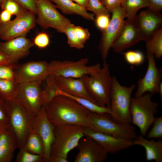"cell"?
<instances>
[{"label": "cell", "instance_id": "681fc988", "mask_svg": "<svg viewBox=\"0 0 162 162\" xmlns=\"http://www.w3.org/2000/svg\"><path fill=\"white\" fill-rule=\"evenodd\" d=\"M160 95V100H162V82L160 83L158 93Z\"/></svg>", "mask_w": 162, "mask_h": 162}, {"label": "cell", "instance_id": "ee69618b", "mask_svg": "<svg viewBox=\"0 0 162 162\" xmlns=\"http://www.w3.org/2000/svg\"><path fill=\"white\" fill-rule=\"evenodd\" d=\"M146 0L149 9L158 12H160L162 9V0Z\"/></svg>", "mask_w": 162, "mask_h": 162}, {"label": "cell", "instance_id": "44dd1931", "mask_svg": "<svg viewBox=\"0 0 162 162\" xmlns=\"http://www.w3.org/2000/svg\"><path fill=\"white\" fill-rule=\"evenodd\" d=\"M16 136L9 124L0 128V162H11L18 148Z\"/></svg>", "mask_w": 162, "mask_h": 162}, {"label": "cell", "instance_id": "6da1fadb", "mask_svg": "<svg viewBox=\"0 0 162 162\" xmlns=\"http://www.w3.org/2000/svg\"><path fill=\"white\" fill-rule=\"evenodd\" d=\"M44 106L49 120L55 126L72 124L91 128L92 112L69 97L58 95Z\"/></svg>", "mask_w": 162, "mask_h": 162}, {"label": "cell", "instance_id": "60d3db41", "mask_svg": "<svg viewBox=\"0 0 162 162\" xmlns=\"http://www.w3.org/2000/svg\"><path fill=\"white\" fill-rule=\"evenodd\" d=\"M22 7L36 15V4L38 0H14Z\"/></svg>", "mask_w": 162, "mask_h": 162}, {"label": "cell", "instance_id": "f6af8a7d", "mask_svg": "<svg viewBox=\"0 0 162 162\" xmlns=\"http://www.w3.org/2000/svg\"><path fill=\"white\" fill-rule=\"evenodd\" d=\"M12 15L6 10H2L0 13V24L7 22L11 20Z\"/></svg>", "mask_w": 162, "mask_h": 162}, {"label": "cell", "instance_id": "ba28073f", "mask_svg": "<svg viewBox=\"0 0 162 162\" xmlns=\"http://www.w3.org/2000/svg\"><path fill=\"white\" fill-rule=\"evenodd\" d=\"M36 8V23L44 28H52L64 33L66 29L73 24L58 11L50 0H38Z\"/></svg>", "mask_w": 162, "mask_h": 162}, {"label": "cell", "instance_id": "277c9868", "mask_svg": "<svg viewBox=\"0 0 162 162\" xmlns=\"http://www.w3.org/2000/svg\"><path fill=\"white\" fill-rule=\"evenodd\" d=\"M135 88L134 84L128 87L122 86L116 77H112L109 107L112 119L122 123H131L130 106L131 94Z\"/></svg>", "mask_w": 162, "mask_h": 162}, {"label": "cell", "instance_id": "7bdbcfd3", "mask_svg": "<svg viewBox=\"0 0 162 162\" xmlns=\"http://www.w3.org/2000/svg\"><path fill=\"white\" fill-rule=\"evenodd\" d=\"M124 0H103L102 3L109 12L121 6Z\"/></svg>", "mask_w": 162, "mask_h": 162}, {"label": "cell", "instance_id": "d4e9b609", "mask_svg": "<svg viewBox=\"0 0 162 162\" xmlns=\"http://www.w3.org/2000/svg\"><path fill=\"white\" fill-rule=\"evenodd\" d=\"M56 94L57 96L62 95L67 96L73 99L92 113L101 114H108L111 117L112 116L110 107L101 106L87 99L68 94L58 88Z\"/></svg>", "mask_w": 162, "mask_h": 162}, {"label": "cell", "instance_id": "bcb514c9", "mask_svg": "<svg viewBox=\"0 0 162 162\" xmlns=\"http://www.w3.org/2000/svg\"><path fill=\"white\" fill-rule=\"evenodd\" d=\"M10 63V60L9 56L0 51V65L9 64Z\"/></svg>", "mask_w": 162, "mask_h": 162}, {"label": "cell", "instance_id": "484cf974", "mask_svg": "<svg viewBox=\"0 0 162 162\" xmlns=\"http://www.w3.org/2000/svg\"><path fill=\"white\" fill-rule=\"evenodd\" d=\"M23 148L33 154L44 157V148L43 141L38 134L32 129L26 138Z\"/></svg>", "mask_w": 162, "mask_h": 162}, {"label": "cell", "instance_id": "4316f807", "mask_svg": "<svg viewBox=\"0 0 162 162\" xmlns=\"http://www.w3.org/2000/svg\"><path fill=\"white\" fill-rule=\"evenodd\" d=\"M146 52L153 55L155 59L162 56V28L155 32L146 41Z\"/></svg>", "mask_w": 162, "mask_h": 162}, {"label": "cell", "instance_id": "8992f818", "mask_svg": "<svg viewBox=\"0 0 162 162\" xmlns=\"http://www.w3.org/2000/svg\"><path fill=\"white\" fill-rule=\"evenodd\" d=\"M84 128L72 124L55 126V140L51 147V156L67 158L69 152L76 147L80 139L85 136Z\"/></svg>", "mask_w": 162, "mask_h": 162}, {"label": "cell", "instance_id": "7dc6e473", "mask_svg": "<svg viewBox=\"0 0 162 162\" xmlns=\"http://www.w3.org/2000/svg\"><path fill=\"white\" fill-rule=\"evenodd\" d=\"M67 158L59 156H51L50 162H68Z\"/></svg>", "mask_w": 162, "mask_h": 162}, {"label": "cell", "instance_id": "f546056e", "mask_svg": "<svg viewBox=\"0 0 162 162\" xmlns=\"http://www.w3.org/2000/svg\"><path fill=\"white\" fill-rule=\"evenodd\" d=\"M46 86L42 90V98L43 106H45L57 96L56 91L58 87L56 85L54 76L49 75L46 79Z\"/></svg>", "mask_w": 162, "mask_h": 162}, {"label": "cell", "instance_id": "2e32d148", "mask_svg": "<svg viewBox=\"0 0 162 162\" xmlns=\"http://www.w3.org/2000/svg\"><path fill=\"white\" fill-rule=\"evenodd\" d=\"M76 147L79 152L74 162H102L107 158L108 153L95 140L85 136Z\"/></svg>", "mask_w": 162, "mask_h": 162}, {"label": "cell", "instance_id": "1f68e13d", "mask_svg": "<svg viewBox=\"0 0 162 162\" xmlns=\"http://www.w3.org/2000/svg\"><path fill=\"white\" fill-rule=\"evenodd\" d=\"M16 159V162H43V157L38 154L31 153L24 148L20 149Z\"/></svg>", "mask_w": 162, "mask_h": 162}, {"label": "cell", "instance_id": "f35d334b", "mask_svg": "<svg viewBox=\"0 0 162 162\" xmlns=\"http://www.w3.org/2000/svg\"><path fill=\"white\" fill-rule=\"evenodd\" d=\"M94 21L97 27L103 31L107 27L110 21L109 13H104L96 16Z\"/></svg>", "mask_w": 162, "mask_h": 162}, {"label": "cell", "instance_id": "30bf717a", "mask_svg": "<svg viewBox=\"0 0 162 162\" xmlns=\"http://www.w3.org/2000/svg\"><path fill=\"white\" fill-rule=\"evenodd\" d=\"M35 14L24 8L15 19L0 24V38L5 41L27 34L36 25Z\"/></svg>", "mask_w": 162, "mask_h": 162}, {"label": "cell", "instance_id": "8d00e7d4", "mask_svg": "<svg viewBox=\"0 0 162 162\" xmlns=\"http://www.w3.org/2000/svg\"><path fill=\"white\" fill-rule=\"evenodd\" d=\"M87 10L91 11L96 16L102 14L109 13L100 0H88Z\"/></svg>", "mask_w": 162, "mask_h": 162}, {"label": "cell", "instance_id": "f1b7e54d", "mask_svg": "<svg viewBox=\"0 0 162 162\" xmlns=\"http://www.w3.org/2000/svg\"><path fill=\"white\" fill-rule=\"evenodd\" d=\"M18 86L16 80L0 79V98L4 101L15 99Z\"/></svg>", "mask_w": 162, "mask_h": 162}, {"label": "cell", "instance_id": "cb8c5ba5", "mask_svg": "<svg viewBox=\"0 0 162 162\" xmlns=\"http://www.w3.org/2000/svg\"><path fill=\"white\" fill-rule=\"evenodd\" d=\"M55 3L56 7L64 14H76L90 21H94V14L89 13L85 8L76 4L72 0H50Z\"/></svg>", "mask_w": 162, "mask_h": 162}, {"label": "cell", "instance_id": "ac0fdd59", "mask_svg": "<svg viewBox=\"0 0 162 162\" xmlns=\"http://www.w3.org/2000/svg\"><path fill=\"white\" fill-rule=\"evenodd\" d=\"M144 41L134 20H125L120 34L113 43L111 48L116 52L120 53L137 43Z\"/></svg>", "mask_w": 162, "mask_h": 162}, {"label": "cell", "instance_id": "7402d4cb", "mask_svg": "<svg viewBox=\"0 0 162 162\" xmlns=\"http://www.w3.org/2000/svg\"><path fill=\"white\" fill-rule=\"evenodd\" d=\"M54 77L57 87L63 92L72 96L87 99L97 104L87 92L81 78Z\"/></svg>", "mask_w": 162, "mask_h": 162}, {"label": "cell", "instance_id": "836d02e7", "mask_svg": "<svg viewBox=\"0 0 162 162\" xmlns=\"http://www.w3.org/2000/svg\"><path fill=\"white\" fill-rule=\"evenodd\" d=\"M151 129L148 133L147 137L148 139L162 138V117L156 118Z\"/></svg>", "mask_w": 162, "mask_h": 162}, {"label": "cell", "instance_id": "7c38bea8", "mask_svg": "<svg viewBox=\"0 0 162 162\" xmlns=\"http://www.w3.org/2000/svg\"><path fill=\"white\" fill-rule=\"evenodd\" d=\"M41 82L18 83L15 98L26 109L36 116L43 106Z\"/></svg>", "mask_w": 162, "mask_h": 162}, {"label": "cell", "instance_id": "e0dca14e", "mask_svg": "<svg viewBox=\"0 0 162 162\" xmlns=\"http://www.w3.org/2000/svg\"><path fill=\"white\" fill-rule=\"evenodd\" d=\"M85 135L95 140L108 153H117L132 146L133 140L119 138L85 128Z\"/></svg>", "mask_w": 162, "mask_h": 162}, {"label": "cell", "instance_id": "ffe728a7", "mask_svg": "<svg viewBox=\"0 0 162 162\" xmlns=\"http://www.w3.org/2000/svg\"><path fill=\"white\" fill-rule=\"evenodd\" d=\"M34 45L33 42L25 36L20 37L0 42V51L9 56L10 64H16L29 54L30 49Z\"/></svg>", "mask_w": 162, "mask_h": 162}, {"label": "cell", "instance_id": "603a6c76", "mask_svg": "<svg viewBox=\"0 0 162 162\" xmlns=\"http://www.w3.org/2000/svg\"><path fill=\"white\" fill-rule=\"evenodd\" d=\"M132 144L133 146L139 145L144 148L147 161L162 162V141L160 139L149 140L140 135L132 140Z\"/></svg>", "mask_w": 162, "mask_h": 162}, {"label": "cell", "instance_id": "9c48e42d", "mask_svg": "<svg viewBox=\"0 0 162 162\" xmlns=\"http://www.w3.org/2000/svg\"><path fill=\"white\" fill-rule=\"evenodd\" d=\"M90 122L91 128L99 132L130 140L137 137L135 128L130 124L117 122L108 114L92 113Z\"/></svg>", "mask_w": 162, "mask_h": 162}, {"label": "cell", "instance_id": "ab89813d", "mask_svg": "<svg viewBox=\"0 0 162 162\" xmlns=\"http://www.w3.org/2000/svg\"><path fill=\"white\" fill-rule=\"evenodd\" d=\"M74 28L77 36L81 43L84 45L90 36V34L88 30L79 26L74 25Z\"/></svg>", "mask_w": 162, "mask_h": 162}, {"label": "cell", "instance_id": "c3c4849f", "mask_svg": "<svg viewBox=\"0 0 162 162\" xmlns=\"http://www.w3.org/2000/svg\"><path fill=\"white\" fill-rule=\"evenodd\" d=\"M78 5L87 8L88 6V0H72Z\"/></svg>", "mask_w": 162, "mask_h": 162}, {"label": "cell", "instance_id": "f907efd6", "mask_svg": "<svg viewBox=\"0 0 162 162\" xmlns=\"http://www.w3.org/2000/svg\"><path fill=\"white\" fill-rule=\"evenodd\" d=\"M4 0H0V3H1Z\"/></svg>", "mask_w": 162, "mask_h": 162}, {"label": "cell", "instance_id": "e575fe53", "mask_svg": "<svg viewBox=\"0 0 162 162\" xmlns=\"http://www.w3.org/2000/svg\"><path fill=\"white\" fill-rule=\"evenodd\" d=\"M0 5L2 10H6L12 15L16 16L21 11L23 7L14 0H4Z\"/></svg>", "mask_w": 162, "mask_h": 162}, {"label": "cell", "instance_id": "5bb4252c", "mask_svg": "<svg viewBox=\"0 0 162 162\" xmlns=\"http://www.w3.org/2000/svg\"><path fill=\"white\" fill-rule=\"evenodd\" d=\"M48 63L45 61H30L16 65L15 80L18 83L42 82L49 75Z\"/></svg>", "mask_w": 162, "mask_h": 162}, {"label": "cell", "instance_id": "816d5d0a", "mask_svg": "<svg viewBox=\"0 0 162 162\" xmlns=\"http://www.w3.org/2000/svg\"><path fill=\"white\" fill-rule=\"evenodd\" d=\"M101 2H102L103 0H100Z\"/></svg>", "mask_w": 162, "mask_h": 162}, {"label": "cell", "instance_id": "8fae6325", "mask_svg": "<svg viewBox=\"0 0 162 162\" xmlns=\"http://www.w3.org/2000/svg\"><path fill=\"white\" fill-rule=\"evenodd\" d=\"M107 28L103 31L99 49L103 62L106 61L109 50L112 45L121 32L123 27L125 18L121 6L114 9Z\"/></svg>", "mask_w": 162, "mask_h": 162}, {"label": "cell", "instance_id": "52a82bcc", "mask_svg": "<svg viewBox=\"0 0 162 162\" xmlns=\"http://www.w3.org/2000/svg\"><path fill=\"white\" fill-rule=\"evenodd\" d=\"M87 58L76 61L53 60L48 63L49 75L54 76L80 78L86 75H90L98 71L100 64L88 66Z\"/></svg>", "mask_w": 162, "mask_h": 162}, {"label": "cell", "instance_id": "9a60e30c", "mask_svg": "<svg viewBox=\"0 0 162 162\" xmlns=\"http://www.w3.org/2000/svg\"><path fill=\"white\" fill-rule=\"evenodd\" d=\"M55 126L49 120L43 106L35 116L32 129L41 138L44 146V161L50 162L52 146L55 140Z\"/></svg>", "mask_w": 162, "mask_h": 162}, {"label": "cell", "instance_id": "7a4b0ae2", "mask_svg": "<svg viewBox=\"0 0 162 162\" xmlns=\"http://www.w3.org/2000/svg\"><path fill=\"white\" fill-rule=\"evenodd\" d=\"M4 108L9 124L17 138L18 148H23L35 116L25 108L16 98L4 101Z\"/></svg>", "mask_w": 162, "mask_h": 162}, {"label": "cell", "instance_id": "b9f144b4", "mask_svg": "<svg viewBox=\"0 0 162 162\" xmlns=\"http://www.w3.org/2000/svg\"><path fill=\"white\" fill-rule=\"evenodd\" d=\"M4 101L0 98V128L9 125L4 108Z\"/></svg>", "mask_w": 162, "mask_h": 162}, {"label": "cell", "instance_id": "d6a6232c", "mask_svg": "<svg viewBox=\"0 0 162 162\" xmlns=\"http://www.w3.org/2000/svg\"><path fill=\"white\" fill-rule=\"evenodd\" d=\"M74 26L73 24L68 27L64 33L67 36L68 44L70 47L81 49L84 47V44L81 43L77 36L74 29Z\"/></svg>", "mask_w": 162, "mask_h": 162}, {"label": "cell", "instance_id": "3957f363", "mask_svg": "<svg viewBox=\"0 0 162 162\" xmlns=\"http://www.w3.org/2000/svg\"><path fill=\"white\" fill-rule=\"evenodd\" d=\"M103 62L98 71L81 78L87 92L97 104L101 106L109 107L112 77L109 65L106 61Z\"/></svg>", "mask_w": 162, "mask_h": 162}, {"label": "cell", "instance_id": "5b68a950", "mask_svg": "<svg viewBox=\"0 0 162 162\" xmlns=\"http://www.w3.org/2000/svg\"><path fill=\"white\" fill-rule=\"evenodd\" d=\"M152 95L146 93L137 97L131 98L130 110L131 123L139 129L140 135L145 136L154 121L159 103L152 100Z\"/></svg>", "mask_w": 162, "mask_h": 162}, {"label": "cell", "instance_id": "d590c367", "mask_svg": "<svg viewBox=\"0 0 162 162\" xmlns=\"http://www.w3.org/2000/svg\"><path fill=\"white\" fill-rule=\"evenodd\" d=\"M16 64L0 65V79L15 80V69Z\"/></svg>", "mask_w": 162, "mask_h": 162}, {"label": "cell", "instance_id": "d6986e66", "mask_svg": "<svg viewBox=\"0 0 162 162\" xmlns=\"http://www.w3.org/2000/svg\"><path fill=\"white\" fill-rule=\"evenodd\" d=\"M134 21L145 41L162 28V16L160 12L149 8L141 12Z\"/></svg>", "mask_w": 162, "mask_h": 162}, {"label": "cell", "instance_id": "4fadbf2b", "mask_svg": "<svg viewBox=\"0 0 162 162\" xmlns=\"http://www.w3.org/2000/svg\"><path fill=\"white\" fill-rule=\"evenodd\" d=\"M148 60L147 70L144 76L137 82V88L135 97L141 96L146 93L152 95L158 93L160 85L162 82V69L157 67L154 56L146 53Z\"/></svg>", "mask_w": 162, "mask_h": 162}, {"label": "cell", "instance_id": "83f0119b", "mask_svg": "<svg viewBox=\"0 0 162 162\" xmlns=\"http://www.w3.org/2000/svg\"><path fill=\"white\" fill-rule=\"evenodd\" d=\"M121 6L125 18L128 20H134L138 10L142 8H148L149 5L146 0H124Z\"/></svg>", "mask_w": 162, "mask_h": 162}, {"label": "cell", "instance_id": "74e56055", "mask_svg": "<svg viewBox=\"0 0 162 162\" xmlns=\"http://www.w3.org/2000/svg\"><path fill=\"white\" fill-rule=\"evenodd\" d=\"M33 43L39 48L44 49L47 47L50 44V38L46 33L40 32L35 37Z\"/></svg>", "mask_w": 162, "mask_h": 162}, {"label": "cell", "instance_id": "4dcf8cb0", "mask_svg": "<svg viewBox=\"0 0 162 162\" xmlns=\"http://www.w3.org/2000/svg\"><path fill=\"white\" fill-rule=\"evenodd\" d=\"M123 54L125 60L130 65H141L143 63L145 60L144 54L139 50H129L124 52Z\"/></svg>", "mask_w": 162, "mask_h": 162}]
</instances>
